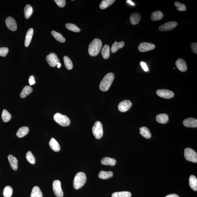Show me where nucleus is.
<instances>
[{"label": "nucleus", "mask_w": 197, "mask_h": 197, "mask_svg": "<svg viewBox=\"0 0 197 197\" xmlns=\"http://www.w3.org/2000/svg\"><path fill=\"white\" fill-rule=\"evenodd\" d=\"M156 119L158 123L165 124L168 122L169 121V117L166 114H158L156 117Z\"/></svg>", "instance_id": "412c9836"}, {"label": "nucleus", "mask_w": 197, "mask_h": 197, "mask_svg": "<svg viewBox=\"0 0 197 197\" xmlns=\"http://www.w3.org/2000/svg\"><path fill=\"white\" fill-rule=\"evenodd\" d=\"M87 177L84 173L79 172L75 176L73 186L75 189H78L83 187L86 183Z\"/></svg>", "instance_id": "7ed1b4c3"}, {"label": "nucleus", "mask_w": 197, "mask_h": 197, "mask_svg": "<svg viewBox=\"0 0 197 197\" xmlns=\"http://www.w3.org/2000/svg\"><path fill=\"white\" fill-rule=\"evenodd\" d=\"M57 68H60L61 66V64L60 62L57 63Z\"/></svg>", "instance_id": "09e8293b"}, {"label": "nucleus", "mask_w": 197, "mask_h": 197, "mask_svg": "<svg viewBox=\"0 0 197 197\" xmlns=\"http://www.w3.org/2000/svg\"><path fill=\"white\" fill-rule=\"evenodd\" d=\"M54 1L60 8H63V7L65 6L66 5V1L65 0H55Z\"/></svg>", "instance_id": "79ce46f5"}, {"label": "nucleus", "mask_w": 197, "mask_h": 197, "mask_svg": "<svg viewBox=\"0 0 197 197\" xmlns=\"http://www.w3.org/2000/svg\"><path fill=\"white\" fill-rule=\"evenodd\" d=\"M65 27L68 30H69L70 31H73V32H79L81 31V30L79 28L73 24L68 23L66 24Z\"/></svg>", "instance_id": "4c0bfd02"}, {"label": "nucleus", "mask_w": 197, "mask_h": 197, "mask_svg": "<svg viewBox=\"0 0 197 197\" xmlns=\"http://www.w3.org/2000/svg\"><path fill=\"white\" fill-rule=\"evenodd\" d=\"M8 49L6 47H2L0 48V56L2 57L6 56L8 53Z\"/></svg>", "instance_id": "a19ab883"}, {"label": "nucleus", "mask_w": 197, "mask_h": 197, "mask_svg": "<svg viewBox=\"0 0 197 197\" xmlns=\"http://www.w3.org/2000/svg\"><path fill=\"white\" fill-rule=\"evenodd\" d=\"M6 25L8 28L12 31H15L17 29L16 22L14 19L11 17H8L6 19Z\"/></svg>", "instance_id": "ddd939ff"}, {"label": "nucleus", "mask_w": 197, "mask_h": 197, "mask_svg": "<svg viewBox=\"0 0 197 197\" xmlns=\"http://www.w3.org/2000/svg\"><path fill=\"white\" fill-rule=\"evenodd\" d=\"M184 156L188 161L196 163L197 154L196 151L190 148H186L184 150Z\"/></svg>", "instance_id": "423d86ee"}, {"label": "nucleus", "mask_w": 197, "mask_h": 197, "mask_svg": "<svg viewBox=\"0 0 197 197\" xmlns=\"http://www.w3.org/2000/svg\"><path fill=\"white\" fill-rule=\"evenodd\" d=\"M52 35L54 38L59 42L64 43L65 42V39L60 33L56 32L55 31H52L51 32Z\"/></svg>", "instance_id": "2f4dec72"}, {"label": "nucleus", "mask_w": 197, "mask_h": 197, "mask_svg": "<svg viewBox=\"0 0 197 197\" xmlns=\"http://www.w3.org/2000/svg\"><path fill=\"white\" fill-rule=\"evenodd\" d=\"M156 93L158 96L167 99L171 98L174 96L173 92L170 90L166 89L157 90V91Z\"/></svg>", "instance_id": "6e6552de"}, {"label": "nucleus", "mask_w": 197, "mask_h": 197, "mask_svg": "<svg viewBox=\"0 0 197 197\" xmlns=\"http://www.w3.org/2000/svg\"><path fill=\"white\" fill-rule=\"evenodd\" d=\"M165 197H180L178 195L175 194H172L167 195Z\"/></svg>", "instance_id": "49530a36"}, {"label": "nucleus", "mask_w": 197, "mask_h": 197, "mask_svg": "<svg viewBox=\"0 0 197 197\" xmlns=\"http://www.w3.org/2000/svg\"><path fill=\"white\" fill-rule=\"evenodd\" d=\"M101 54L104 59H107L110 56V47L107 45H104L102 49Z\"/></svg>", "instance_id": "cd10ccee"}, {"label": "nucleus", "mask_w": 197, "mask_h": 197, "mask_svg": "<svg viewBox=\"0 0 197 197\" xmlns=\"http://www.w3.org/2000/svg\"><path fill=\"white\" fill-rule=\"evenodd\" d=\"M2 118L3 121L5 122H8L11 120V116L7 110H4L2 115Z\"/></svg>", "instance_id": "f704fd0d"}, {"label": "nucleus", "mask_w": 197, "mask_h": 197, "mask_svg": "<svg viewBox=\"0 0 197 197\" xmlns=\"http://www.w3.org/2000/svg\"><path fill=\"white\" fill-rule=\"evenodd\" d=\"M125 43L123 41L120 42L118 43L117 42L115 41L113 43L111 48V52L113 53L117 51L118 50L122 48L124 46Z\"/></svg>", "instance_id": "4be33fe9"}, {"label": "nucleus", "mask_w": 197, "mask_h": 197, "mask_svg": "<svg viewBox=\"0 0 197 197\" xmlns=\"http://www.w3.org/2000/svg\"><path fill=\"white\" fill-rule=\"evenodd\" d=\"M132 105L131 101L129 100H123L118 104V109L121 112H126L129 110Z\"/></svg>", "instance_id": "9b49d317"}, {"label": "nucleus", "mask_w": 197, "mask_h": 197, "mask_svg": "<svg viewBox=\"0 0 197 197\" xmlns=\"http://www.w3.org/2000/svg\"><path fill=\"white\" fill-rule=\"evenodd\" d=\"M116 2L115 0H103L101 2L99 7L101 9H104L110 6Z\"/></svg>", "instance_id": "7c9ffc66"}, {"label": "nucleus", "mask_w": 197, "mask_h": 197, "mask_svg": "<svg viewBox=\"0 0 197 197\" xmlns=\"http://www.w3.org/2000/svg\"><path fill=\"white\" fill-rule=\"evenodd\" d=\"M33 91V88L31 87L26 86L24 87L20 94V97L24 98L27 96L29 94H31Z\"/></svg>", "instance_id": "c756f323"}, {"label": "nucleus", "mask_w": 197, "mask_h": 197, "mask_svg": "<svg viewBox=\"0 0 197 197\" xmlns=\"http://www.w3.org/2000/svg\"><path fill=\"white\" fill-rule=\"evenodd\" d=\"M13 193V189L11 186H7L4 188L3 195L4 197H11Z\"/></svg>", "instance_id": "e433bc0d"}, {"label": "nucleus", "mask_w": 197, "mask_h": 197, "mask_svg": "<svg viewBox=\"0 0 197 197\" xmlns=\"http://www.w3.org/2000/svg\"><path fill=\"white\" fill-rule=\"evenodd\" d=\"M30 197H43V193L38 186H35L31 191Z\"/></svg>", "instance_id": "393cba45"}, {"label": "nucleus", "mask_w": 197, "mask_h": 197, "mask_svg": "<svg viewBox=\"0 0 197 197\" xmlns=\"http://www.w3.org/2000/svg\"><path fill=\"white\" fill-rule=\"evenodd\" d=\"M131 23L132 25H136L138 24L141 20V16L140 14L137 13L132 14L130 17Z\"/></svg>", "instance_id": "a211bd4d"}, {"label": "nucleus", "mask_w": 197, "mask_h": 197, "mask_svg": "<svg viewBox=\"0 0 197 197\" xmlns=\"http://www.w3.org/2000/svg\"><path fill=\"white\" fill-rule=\"evenodd\" d=\"M53 118L56 123L62 126H68L70 124L69 118L67 116L62 115L60 113H57L54 115Z\"/></svg>", "instance_id": "20e7f679"}, {"label": "nucleus", "mask_w": 197, "mask_h": 197, "mask_svg": "<svg viewBox=\"0 0 197 197\" xmlns=\"http://www.w3.org/2000/svg\"><path fill=\"white\" fill-rule=\"evenodd\" d=\"M33 10L32 7L30 5H26L24 8V14L26 18L28 19L32 15Z\"/></svg>", "instance_id": "72a5a7b5"}, {"label": "nucleus", "mask_w": 197, "mask_h": 197, "mask_svg": "<svg viewBox=\"0 0 197 197\" xmlns=\"http://www.w3.org/2000/svg\"><path fill=\"white\" fill-rule=\"evenodd\" d=\"M155 48V45L153 43L144 42L139 44L138 49L140 52H145L154 49Z\"/></svg>", "instance_id": "f8f14e48"}, {"label": "nucleus", "mask_w": 197, "mask_h": 197, "mask_svg": "<svg viewBox=\"0 0 197 197\" xmlns=\"http://www.w3.org/2000/svg\"><path fill=\"white\" fill-rule=\"evenodd\" d=\"M64 61L65 67L68 70H71L73 68V64L69 57L65 56L64 57Z\"/></svg>", "instance_id": "c9c22d12"}, {"label": "nucleus", "mask_w": 197, "mask_h": 197, "mask_svg": "<svg viewBox=\"0 0 197 197\" xmlns=\"http://www.w3.org/2000/svg\"><path fill=\"white\" fill-rule=\"evenodd\" d=\"M10 166L13 170H16L18 168V161L17 158L12 155H9L8 157Z\"/></svg>", "instance_id": "dca6fc26"}, {"label": "nucleus", "mask_w": 197, "mask_h": 197, "mask_svg": "<svg viewBox=\"0 0 197 197\" xmlns=\"http://www.w3.org/2000/svg\"><path fill=\"white\" fill-rule=\"evenodd\" d=\"M29 83L30 85H33L36 83V81H35V78L33 76H30L29 78Z\"/></svg>", "instance_id": "c03bdc74"}, {"label": "nucleus", "mask_w": 197, "mask_h": 197, "mask_svg": "<svg viewBox=\"0 0 197 197\" xmlns=\"http://www.w3.org/2000/svg\"><path fill=\"white\" fill-rule=\"evenodd\" d=\"M127 2L129 3V4H130V5H132V6H135V3L132 2V1H130V0H128V1H127Z\"/></svg>", "instance_id": "de8ad7c7"}, {"label": "nucleus", "mask_w": 197, "mask_h": 197, "mask_svg": "<svg viewBox=\"0 0 197 197\" xmlns=\"http://www.w3.org/2000/svg\"><path fill=\"white\" fill-rule=\"evenodd\" d=\"M140 64L141 67H142L143 69L145 71V72H147V71L149 70V69H148V68L147 67V65H146V64L145 62H141Z\"/></svg>", "instance_id": "a18cd8bd"}, {"label": "nucleus", "mask_w": 197, "mask_h": 197, "mask_svg": "<svg viewBox=\"0 0 197 197\" xmlns=\"http://www.w3.org/2000/svg\"><path fill=\"white\" fill-rule=\"evenodd\" d=\"M131 193L128 191L114 192L112 195V197H131Z\"/></svg>", "instance_id": "473e14b6"}, {"label": "nucleus", "mask_w": 197, "mask_h": 197, "mask_svg": "<svg viewBox=\"0 0 197 197\" xmlns=\"http://www.w3.org/2000/svg\"><path fill=\"white\" fill-rule=\"evenodd\" d=\"M177 25V23L176 22H168L160 26L159 27V30L162 31H170L175 28Z\"/></svg>", "instance_id": "9d476101"}, {"label": "nucleus", "mask_w": 197, "mask_h": 197, "mask_svg": "<svg viewBox=\"0 0 197 197\" xmlns=\"http://www.w3.org/2000/svg\"><path fill=\"white\" fill-rule=\"evenodd\" d=\"M102 164L105 165H110V166H114L116 163V160L114 158H111L109 157H106L102 158L101 161Z\"/></svg>", "instance_id": "f3484780"}, {"label": "nucleus", "mask_w": 197, "mask_h": 197, "mask_svg": "<svg viewBox=\"0 0 197 197\" xmlns=\"http://www.w3.org/2000/svg\"><path fill=\"white\" fill-rule=\"evenodd\" d=\"M192 51L193 53L197 54V43H192L191 45Z\"/></svg>", "instance_id": "37998d69"}, {"label": "nucleus", "mask_w": 197, "mask_h": 197, "mask_svg": "<svg viewBox=\"0 0 197 197\" xmlns=\"http://www.w3.org/2000/svg\"><path fill=\"white\" fill-rule=\"evenodd\" d=\"M33 32V29L32 28L30 29L27 31V34H26L25 42V45L26 47L28 46L30 44Z\"/></svg>", "instance_id": "aec40b11"}, {"label": "nucleus", "mask_w": 197, "mask_h": 197, "mask_svg": "<svg viewBox=\"0 0 197 197\" xmlns=\"http://www.w3.org/2000/svg\"><path fill=\"white\" fill-rule=\"evenodd\" d=\"M26 158L30 163L34 164L36 163V159L34 155L30 151H28L26 155Z\"/></svg>", "instance_id": "58836bf2"}, {"label": "nucleus", "mask_w": 197, "mask_h": 197, "mask_svg": "<svg viewBox=\"0 0 197 197\" xmlns=\"http://www.w3.org/2000/svg\"><path fill=\"white\" fill-rule=\"evenodd\" d=\"M140 133L143 137L149 139L151 137V134L149 130L146 127H142L140 128Z\"/></svg>", "instance_id": "b1692460"}, {"label": "nucleus", "mask_w": 197, "mask_h": 197, "mask_svg": "<svg viewBox=\"0 0 197 197\" xmlns=\"http://www.w3.org/2000/svg\"><path fill=\"white\" fill-rule=\"evenodd\" d=\"M102 42L98 38L94 39L89 46L88 53L91 56H97L100 53L102 47Z\"/></svg>", "instance_id": "f257e3e1"}, {"label": "nucleus", "mask_w": 197, "mask_h": 197, "mask_svg": "<svg viewBox=\"0 0 197 197\" xmlns=\"http://www.w3.org/2000/svg\"><path fill=\"white\" fill-rule=\"evenodd\" d=\"M113 176V173L112 172L108 171L106 172L102 170L99 172L98 175V177L99 178L102 179H107L112 177Z\"/></svg>", "instance_id": "a878e982"}, {"label": "nucleus", "mask_w": 197, "mask_h": 197, "mask_svg": "<svg viewBox=\"0 0 197 197\" xmlns=\"http://www.w3.org/2000/svg\"><path fill=\"white\" fill-rule=\"evenodd\" d=\"M183 123L185 126L188 128H197V119L192 118H186L184 120Z\"/></svg>", "instance_id": "4468645a"}, {"label": "nucleus", "mask_w": 197, "mask_h": 197, "mask_svg": "<svg viewBox=\"0 0 197 197\" xmlns=\"http://www.w3.org/2000/svg\"><path fill=\"white\" fill-rule=\"evenodd\" d=\"M29 132V129L27 127H22L19 129L17 132V136L22 138L27 135Z\"/></svg>", "instance_id": "5701e85b"}, {"label": "nucleus", "mask_w": 197, "mask_h": 197, "mask_svg": "<svg viewBox=\"0 0 197 197\" xmlns=\"http://www.w3.org/2000/svg\"><path fill=\"white\" fill-rule=\"evenodd\" d=\"M189 184L191 188L193 190L197 191V179L195 176L191 175L190 176Z\"/></svg>", "instance_id": "bb28decb"}, {"label": "nucleus", "mask_w": 197, "mask_h": 197, "mask_svg": "<svg viewBox=\"0 0 197 197\" xmlns=\"http://www.w3.org/2000/svg\"><path fill=\"white\" fill-rule=\"evenodd\" d=\"M53 190L54 194L57 197H62L64 193L62 187H61V182L59 180L54 181L52 184Z\"/></svg>", "instance_id": "0eeeda50"}, {"label": "nucleus", "mask_w": 197, "mask_h": 197, "mask_svg": "<svg viewBox=\"0 0 197 197\" xmlns=\"http://www.w3.org/2000/svg\"><path fill=\"white\" fill-rule=\"evenodd\" d=\"M176 65L177 68L181 72H185L187 70V65L183 59H178L176 62Z\"/></svg>", "instance_id": "2eb2a0df"}, {"label": "nucleus", "mask_w": 197, "mask_h": 197, "mask_svg": "<svg viewBox=\"0 0 197 197\" xmlns=\"http://www.w3.org/2000/svg\"><path fill=\"white\" fill-rule=\"evenodd\" d=\"M49 145L52 150L56 152H58L60 151V147L58 142L54 138L50 139Z\"/></svg>", "instance_id": "6ab92c4d"}, {"label": "nucleus", "mask_w": 197, "mask_h": 197, "mask_svg": "<svg viewBox=\"0 0 197 197\" xmlns=\"http://www.w3.org/2000/svg\"><path fill=\"white\" fill-rule=\"evenodd\" d=\"M114 75L113 73L107 74L101 81L99 88L102 91H107L111 86L114 78Z\"/></svg>", "instance_id": "f03ea898"}, {"label": "nucleus", "mask_w": 197, "mask_h": 197, "mask_svg": "<svg viewBox=\"0 0 197 197\" xmlns=\"http://www.w3.org/2000/svg\"><path fill=\"white\" fill-rule=\"evenodd\" d=\"M175 6L176 7L177 9L179 11H186V8L185 5L182 4L179 2H176L175 3Z\"/></svg>", "instance_id": "ea45409f"}, {"label": "nucleus", "mask_w": 197, "mask_h": 197, "mask_svg": "<svg viewBox=\"0 0 197 197\" xmlns=\"http://www.w3.org/2000/svg\"><path fill=\"white\" fill-rule=\"evenodd\" d=\"M92 133L97 139H100L103 135V125L100 121H97L94 124L92 129Z\"/></svg>", "instance_id": "39448f33"}, {"label": "nucleus", "mask_w": 197, "mask_h": 197, "mask_svg": "<svg viewBox=\"0 0 197 197\" xmlns=\"http://www.w3.org/2000/svg\"><path fill=\"white\" fill-rule=\"evenodd\" d=\"M163 17V13L161 11H157L151 14V19L153 21H157L161 20Z\"/></svg>", "instance_id": "c85d7f7f"}, {"label": "nucleus", "mask_w": 197, "mask_h": 197, "mask_svg": "<svg viewBox=\"0 0 197 197\" xmlns=\"http://www.w3.org/2000/svg\"><path fill=\"white\" fill-rule=\"evenodd\" d=\"M46 60L49 65L51 67H55L57 65V63L60 62V60L57 55L55 53H51L47 56Z\"/></svg>", "instance_id": "1a4fd4ad"}]
</instances>
